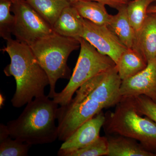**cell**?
Listing matches in <instances>:
<instances>
[{
    "label": "cell",
    "instance_id": "obj_25",
    "mask_svg": "<svg viewBox=\"0 0 156 156\" xmlns=\"http://www.w3.org/2000/svg\"><path fill=\"white\" fill-rule=\"evenodd\" d=\"M5 101V98L2 94H0V106L2 108V107L4 105V101Z\"/></svg>",
    "mask_w": 156,
    "mask_h": 156
},
{
    "label": "cell",
    "instance_id": "obj_22",
    "mask_svg": "<svg viewBox=\"0 0 156 156\" xmlns=\"http://www.w3.org/2000/svg\"><path fill=\"white\" fill-rule=\"evenodd\" d=\"M136 111L141 115L149 118L156 123V103L145 95L131 97Z\"/></svg>",
    "mask_w": 156,
    "mask_h": 156
},
{
    "label": "cell",
    "instance_id": "obj_1",
    "mask_svg": "<svg viewBox=\"0 0 156 156\" xmlns=\"http://www.w3.org/2000/svg\"><path fill=\"white\" fill-rule=\"evenodd\" d=\"M122 83L115 66L81 86L75 96L57 109L58 140L64 142L104 108L116 105L122 98L120 94Z\"/></svg>",
    "mask_w": 156,
    "mask_h": 156
},
{
    "label": "cell",
    "instance_id": "obj_7",
    "mask_svg": "<svg viewBox=\"0 0 156 156\" xmlns=\"http://www.w3.org/2000/svg\"><path fill=\"white\" fill-rule=\"evenodd\" d=\"M11 1V11L15 17L12 34L16 40L30 46L38 40L53 33L52 26L26 1Z\"/></svg>",
    "mask_w": 156,
    "mask_h": 156
},
{
    "label": "cell",
    "instance_id": "obj_4",
    "mask_svg": "<svg viewBox=\"0 0 156 156\" xmlns=\"http://www.w3.org/2000/svg\"><path fill=\"white\" fill-rule=\"evenodd\" d=\"M40 65L45 71L50 82L48 96L56 95V82L59 79L70 80L71 71L68 58L73 51L80 48L78 39L62 36L54 33L44 37L30 46Z\"/></svg>",
    "mask_w": 156,
    "mask_h": 156
},
{
    "label": "cell",
    "instance_id": "obj_23",
    "mask_svg": "<svg viewBox=\"0 0 156 156\" xmlns=\"http://www.w3.org/2000/svg\"><path fill=\"white\" fill-rule=\"evenodd\" d=\"M68 1L71 4L80 1H95V2L103 3L106 5L109 6L111 8L116 9L117 10L123 6L127 5L128 2H129L128 0H68Z\"/></svg>",
    "mask_w": 156,
    "mask_h": 156
},
{
    "label": "cell",
    "instance_id": "obj_24",
    "mask_svg": "<svg viewBox=\"0 0 156 156\" xmlns=\"http://www.w3.org/2000/svg\"><path fill=\"white\" fill-rule=\"evenodd\" d=\"M149 13L156 14V5H151L149 6L147 10V14H149Z\"/></svg>",
    "mask_w": 156,
    "mask_h": 156
},
{
    "label": "cell",
    "instance_id": "obj_3",
    "mask_svg": "<svg viewBox=\"0 0 156 156\" xmlns=\"http://www.w3.org/2000/svg\"><path fill=\"white\" fill-rule=\"evenodd\" d=\"M50 99L45 95L27 103L17 119L7 123L10 136L31 145L55 141L58 136V105Z\"/></svg>",
    "mask_w": 156,
    "mask_h": 156
},
{
    "label": "cell",
    "instance_id": "obj_26",
    "mask_svg": "<svg viewBox=\"0 0 156 156\" xmlns=\"http://www.w3.org/2000/svg\"><path fill=\"white\" fill-rule=\"evenodd\" d=\"M152 5H156V0L154 2L153 4H152Z\"/></svg>",
    "mask_w": 156,
    "mask_h": 156
},
{
    "label": "cell",
    "instance_id": "obj_5",
    "mask_svg": "<svg viewBox=\"0 0 156 156\" xmlns=\"http://www.w3.org/2000/svg\"><path fill=\"white\" fill-rule=\"evenodd\" d=\"M116 106L114 111L105 116L103 127L106 133L135 140L156 154V123L139 114L131 98H122Z\"/></svg>",
    "mask_w": 156,
    "mask_h": 156
},
{
    "label": "cell",
    "instance_id": "obj_19",
    "mask_svg": "<svg viewBox=\"0 0 156 156\" xmlns=\"http://www.w3.org/2000/svg\"><path fill=\"white\" fill-rule=\"evenodd\" d=\"M155 0H131L127 5L128 19L135 34L140 30L144 23L147 15L149 6Z\"/></svg>",
    "mask_w": 156,
    "mask_h": 156
},
{
    "label": "cell",
    "instance_id": "obj_8",
    "mask_svg": "<svg viewBox=\"0 0 156 156\" xmlns=\"http://www.w3.org/2000/svg\"><path fill=\"white\" fill-rule=\"evenodd\" d=\"M81 37L87 40L101 53L110 57L116 65L128 48L108 26L95 24L84 18Z\"/></svg>",
    "mask_w": 156,
    "mask_h": 156
},
{
    "label": "cell",
    "instance_id": "obj_18",
    "mask_svg": "<svg viewBox=\"0 0 156 156\" xmlns=\"http://www.w3.org/2000/svg\"><path fill=\"white\" fill-rule=\"evenodd\" d=\"M32 145L14 139L10 136L7 126L0 125V156H26L28 155Z\"/></svg>",
    "mask_w": 156,
    "mask_h": 156
},
{
    "label": "cell",
    "instance_id": "obj_6",
    "mask_svg": "<svg viewBox=\"0 0 156 156\" xmlns=\"http://www.w3.org/2000/svg\"><path fill=\"white\" fill-rule=\"evenodd\" d=\"M79 40L80 51L69 82L62 91L56 92L53 99L60 106L68 103L84 83L116 66L110 57L98 52L87 40L82 37Z\"/></svg>",
    "mask_w": 156,
    "mask_h": 156
},
{
    "label": "cell",
    "instance_id": "obj_20",
    "mask_svg": "<svg viewBox=\"0 0 156 156\" xmlns=\"http://www.w3.org/2000/svg\"><path fill=\"white\" fill-rule=\"evenodd\" d=\"M108 154V140L99 136L95 141L77 150L58 154L59 156H101Z\"/></svg>",
    "mask_w": 156,
    "mask_h": 156
},
{
    "label": "cell",
    "instance_id": "obj_27",
    "mask_svg": "<svg viewBox=\"0 0 156 156\" xmlns=\"http://www.w3.org/2000/svg\"><path fill=\"white\" fill-rule=\"evenodd\" d=\"M128 1H131V0H128Z\"/></svg>",
    "mask_w": 156,
    "mask_h": 156
},
{
    "label": "cell",
    "instance_id": "obj_9",
    "mask_svg": "<svg viewBox=\"0 0 156 156\" xmlns=\"http://www.w3.org/2000/svg\"><path fill=\"white\" fill-rule=\"evenodd\" d=\"M120 94L123 98L145 95L156 103V57L136 75L122 81Z\"/></svg>",
    "mask_w": 156,
    "mask_h": 156
},
{
    "label": "cell",
    "instance_id": "obj_2",
    "mask_svg": "<svg viewBox=\"0 0 156 156\" xmlns=\"http://www.w3.org/2000/svg\"><path fill=\"white\" fill-rule=\"evenodd\" d=\"M2 51L11 58L4 72L7 76L14 77L16 91L11 100L12 105L20 108L35 98L45 95V89L49 85V78L40 65L29 45L10 38Z\"/></svg>",
    "mask_w": 156,
    "mask_h": 156
},
{
    "label": "cell",
    "instance_id": "obj_12",
    "mask_svg": "<svg viewBox=\"0 0 156 156\" xmlns=\"http://www.w3.org/2000/svg\"><path fill=\"white\" fill-rule=\"evenodd\" d=\"M52 28L55 33L79 40L83 33V18L71 5L62 11Z\"/></svg>",
    "mask_w": 156,
    "mask_h": 156
},
{
    "label": "cell",
    "instance_id": "obj_13",
    "mask_svg": "<svg viewBox=\"0 0 156 156\" xmlns=\"http://www.w3.org/2000/svg\"><path fill=\"white\" fill-rule=\"evenodd\" d=\"M108 140V156H156L135 140L116 135L109 136Z\"/></svg>",
    "mask_w": 156,
    "mask_h": 156
},
{
    "label": "cell",
    "instance_id": "obj_16",
    "mask_svg": "<svg viewBox=\"0 0 156 156\" xmlns=\"http://www.w3.org/2000/svg\"><path fill=\"white\" fill-rule=\"evenodd\" d=\"M81 17L98 25H108L112 15L109 14L105 4L91 1H80L71 3Z\"/></svg>",
    "mask_w": 156,
    "mask_h": 156
},
{
    "label": "cell",
    "instance_id": "obj_11",
    "mask_svg": "<svg viewBox=\"0 0 156 156\" xmlns=\"http://www.w3.org/2000/svg\"><path fill=\"white\" fill-rule=\"evenodd\" d=\"M141 53L147 62L156 57V14H147L142 27L135 34L133 48Z\"/></svg>",
    "mask_w": 156,
    "mask_h": 156
},
{
    "label": "cell",
    "instance_id": "obj_14",
    "mask_svg": "<svg viewBox=\"0 0 156 156\" xmlns=\"http://www.w3.org/2000/svg\"><path fill=\"white\" fill-rule=\"evenodd\" d=\"M145 58L138 50L127 48L120 56L116 65L119 76L122 81L136 75L147 65Z\"/></svg>",
    "mask_w": 156,
    "mask_h": 156
},
{
    "label": "cell",
    "instance_id": "obj_15",
    "mask_svg": "<svg viewBox=\"0 0 156 156\" xmlns=\"http://www.w3.org/2000/svg\"><path fill=\"white\" fill-rule=\"evenodd\" d=\"M127 5L118 9L117 14L112 15L108 26L127 48H131L134 45L135 32L128 19Z\"/></svg>",
    "mask_w": 156,
    "mask_h": 156
},
{
    "label": "cell",
    "instance_id": "obj_21",
    "mask_svg": "<svg viewBox=\"0 0 156 156\" xmlns=\"http://www.w3.org/2000/svg\"><path fill=\"white\" fill-rule=\"evenodd\" d=\"M11 0H0V36L7 41L11 38L15 22L14 15L11 14Z\"/></svg>",
    "mask_w": 156,
    "mask_h": 156
},
{
    "label": "cell",
    "instance_id": "obj_17",
    "mask_svg": "<svg viewBox=\"0 0 156 156\" xmlns=\"http://www.w3.org/2000/svg\"><path fill=\"white\" fill-rule=\"evenodd\" d=\"M44 19L53 27L66 7L68 0H25Z\"/></svg>",
    "mask_w": 156,
    "mask_h": 156
},
{
    "label": "cell",
    "instance_id": "obj_10",
    "mask_svg": "<svg viewBox=\"0 0 156 156\" xmlns=\"http://www.w3.org/2000/svg\"><path fill=\"white\" fill-rule=\"evenodd\" d=\"M105 119L106 117L101 112L82 124L64 141L57 154L80 149L94 142L100 136Z\"/></svg>",
    "mask_w": 156,
    "mask_h": 156
}]
</instances>
